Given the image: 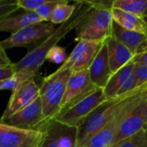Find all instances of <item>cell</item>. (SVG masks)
<instances>
[{
    "mask_svg": "<svg viewBox=\"0 0 147 147\" xmlns=\"http://www.w3.org/2000/svg\"><path fill=\"white\" fill-rule=\"evenodd\" d=\"M94 3L95 1H76L77 6L72 16L56 28L55 31L46 37L38 46L29 50L21 60L14 63L16 72L23 71L36 78L41 66L46 60L49 51L57 46L58 42L70 31L77 28L94 8Z\"/></svg>",
    "mask_w": 147,
    "mask_h": 147,
    "instance_id": "1",
    "label": "cell"
},
{
    "mask_svg": "<svg viewBox=\"0 0 147 147\" xmlns=\"http://www.w3.org/2000/svg\"><path fill=\"white\" fill-rule=\"evenodd\" d=\"M146 90H147V84L136 89L127 95L107 100L96 109L80 126L77 127V147L81 146L93 135L105 127L131 98Z\"/></svg>",
    "mask_w": 147,
    "mask_h": 147,
    "instance_id": "2",
    "label": "cell"
},
{
    "mask_svg": "<svg viewBox=\"0 0 147 147\" xmlns=\"http://www.w3.org/2000/svg\"><path fill=\"white\" fill-rule=\"evenodd\" d=\"M113 22L112 4L95 2L88 16L76 28L77 38L85 40H105L111 36Z\"/></svg>",
    "mask_w": 147,
    "mask_h": 147,
    "instance_id": "3",
    "label": "cell"
},
{
    "mask_svg": "<svg viewBox=\"0 0 147 147\" xmlns=\"http://www.w3.org/2000/svg\"><path fill=\"white\" fill-rule=\"evenodd\" d=\"M72 72V70L55 71L42 80L40 85V97L45 122L55 119L58 115L67 84Z\"/></svg>",
    "mask_w": 147,
    "mask_h": 147,
    "instance_id": "4",
    "label": "cell"
},
{
    "mask_svg": "<svg viewBox=\"0 0 147 147\" xmlns=\"http://www.w3.org/2000/svg\"><path fill=\"white\" fill-rule=\"evenodd\" d=\"M107 100L103 89L96 87L85 96L62 111L55 118V120L67 126L77 127L96 109Z\"/></svg>",
    "mask_w": 147,
    "mask_h": 147,
    "instance_id": "5",
    "label": "cell"
},
{
    "mask_svg": "<svg viewBox=\"0 0 147 147\" xmlns=\"http://www.w3.org/2000/svg\"><path fill=\"white\" fill-rule=\"evenodd\" d=\"M147 90L137 94L131 98L128 102L120 109V111L98 133L93 135L87 142L81 147H111L116 139L120 126L129 114L139 104L142 98L146 96Z\"/></svg>",
    "mask_w": 147,
    "mask_h": 147,
    "instance_id": "6",
    "label": "cell"
},
{
    "mask_svg": "<svg viewBox=\"0 0 147 147\" xmlns=\"http://www.w3.org/2000/svg\"><path fill=\"white\" fill-rule=\"evenodd\" d=\"M34 147H77V127L50 120L40 129Z\"/></svg>",
    "mask_w": 147,
    "mask_h": 147,
    "instance_id": "7",
    "label": "cell"
},
{
    "mask_svg": "<svg viewBox=\"0 0 147 147\" xmlns=\"http://www.w3.org/2000/svg\"><path fill=\"white\" fill-rule=\"evenodd\" d=\"M56 28L50 22H42L23 28L7 39L1 41V47L6 49L16 47H28L40 40H44L52 34Z\"/></svg>",
    "mask_w": 147,
    "mask_h": 147,
    "instance_id": "8",
    "label": "cell"
},
{
    "mask_svg": "<svg viewBox=\"0 0 147 147\" xmlns=\"http://www.w3.org/2000/svg\"><path fill=\"white\" fill-rule=\"evenodd\" d=\"M40 96V86L36 83L35 78L22 83L10 97L7 107L0 118V122L10 119L18 111L22 110Z\"/></svg>",
    "mask_w": 147,
    "mask_h": 147,
    "instance_id": "9",
    "label": "cell"
},
{
    "mask_svg": "<svg viewBox=\"0 0 147 147\" xmlns=\"http://www.w3.org/2000/svg\"><path fill=\"white\" fill-rule=\"evenodd\" d=\"M94 88L96 87L90 80L88 70L73 71L68 81L65 94L56 117L69 106L92 91Z\"/></svg>",
    "mask_w": 147,
    "mask_h": 147,
    "instance_id": "10",
    "label": "cell"
},
{
    "mask_svg": "<svg viewBox=\"0 0 147 147\" xmlns=\"http://www.w3.org/2000/svg\"><path fill=\"white\" fill-rule=\"evenodd\" d=\"M3 122L21 129L40 131L46 123L42 114V103L40 96L27 107Z\"/></svg>",
    "mask_w": 147,
    "mask_h": 147,
    "instance_id": "11",
    "label": "cell"
},
{
    "mask_svg": "<svg viewBox=\"0 0 147 147\" xmlns=\"http://www.w3.org/2000/svg\"><path fill=\"white\" fill-rule=\"evenodd\" d=\"M40 131L21 129L0 122V147H34Z\"/></svg>",
    "mask_w": 147,
    "mask_h": 147,
    "instance_id": "12",
    "label": "cell"
},
{
    "mask_svg": "<svg viewBox=\"0 0 147 147\" xmlns=\"http://www.w3.org/2000/svg\"><path fill=\"white\" fill-rule=\"evenodd\" d=\"M147 93L122 122L119 134L113 145L127 139L147 128ZM112 145V146H113Z\"/></svg>",
    "mask_w": 147,
    "mask_h": 147,
    "instance_id": "13",
    "label": "cell"
},
{
    "mask_svg": "<svg viewBox=\"0 0 147 147\" xmlns=\"http://www.w3.org/2000/svg\"><path fill=\"white\" fill-rule=\"evenodd\" d=\"M88 71L92 84L95 87L104 89L113 75L109 65L107 45L106 40L89 67Z\"/></svg>",
    "mask_w": 147,
    "mask_h": 147,
    "instance_id": "14",
    "label": "cell"
},
{
    "mask_svg": "<svg viewBox=\"0 0 147 147\" xmlns=\"http://www.w3.org/2000/svg\"><path fill=\"white\" fill-rule=\"evenodd\" d=\"M111 36L127 47L134 55L141 53L147 47V34L128 30L114 21L112 24Z\"/></svg>",
    "mask_w": 147,
    "mask_h": 147,
    "instance_id": "15",
    "label": "cell"
},
{
    "mask_svg": "<svg viewBox=\"0 0 147 147\" xmlns=\"http://www.w3.org/2000/svg\"><path fill=\"white\" fill-rule=\"evenodd\" d=\"M107 45L108 59L112 73H115L120 69L133 61L134 54L124 44L120 43L113 37L109 36L106 40Z\"/></svg>",
    "mask_w": 147,
    "mask_h": 147,
    "instance_id": "16",
    "label": "cell"
},
{
    "mask_svg": "<svg viewBox=\"0 0 147 147\" xmlns=\"http://www.w3.org/2000/svg\"><path fill=\"white\" fill-rule=\"evenodd\" d=\"M42 22L44 21L36 12L25 11L16 16H10L0 22V32L5 31L14 34L25 27Z\"/></svg>",
    "mask_w": 147,
    "mask_h": 147,
    "instance_id": "17",
    "label": "cell"
},
{
    "mask_svg": "<svg viewBox=\"0 0 147 147\" xmlns=\"http://www.w3.org/2000/svg\"><path fill=\"white\" fill-rule=\"evenodd\" d=\"M112 16L113 21L122 28L132 31L147 34V23L143 16L128 13L113 7Z\"/></svg>",
    "mask_w": 147,
    "mask_h": 147,
    "instance_id": "18",
    "label": "cell"
},
{
    "mask_svg": "<svg viewBox=\"0 0 147 147\" xmlns=\"http://www.w3.org/2000/svg\"><path fill=\"white\" fill-rule=\"evenodd\" d=\"M134 67L135 64L132 61L112 75L107 84L103 89L105 96L108 100L118 97V93L120 90L121 89L130 74L133 71Z\"/></svg>",
    "mask_w": 147,
    "mask_h": 147,
    "instance_id": "19",
    "label": "cell"
},
{
    "mask_svg": "<svg viewBox=\"0 0 147 147\" xmlns=\"http://www.w3.org/2000/svg\"><path fill=\"white\" fill-rule=\"evenodd\" d=\"M105 40H89L87 49L79 58L77 62L72 68V71H80L84 70H88L91 66L93 61L100 52Z\"/></svg>",
    "mask_w": 147,
    "mask_h": 147,
    "instance_id": "20",
    "label": "cell"
},
{
    "mask_svg": "<svg viewBox=\"0 0 147 147\" xmlns=\"http://www.w3.org/2000/svg\"><path fill=\"white\" fill-rule=\"evenodd\" d=\"M112 7L143 16L147 10V0H114Z\"/></svg>",
    "mask_w": 147,
    "mask_h": 147,
    "instance_id": "21",
    "label": "cell"
},
{
    "mask_svg": "<svg viewBox=\"0 0 147 147\" xmlns=\"http://www.w3.org/2000/svg\"><path fill=\"white\" fill-rule=\"evenodd\" d=\"M76 2L73 4H69L67 0H65L63 3H60L54 10V12L51 15V17L49 19V22L53 24H62L68 21L76 9Z\"/></svg>",
    "mask_w": 147,
    "mask_h": 147,
    "instance_id": "22",
    "label": "cell"
},
{
    "mask_svg": "<svg viewBox=\"0 0 147 147\" xmlns=\"http://www.w3.org/2000/svg\"><path fill=\"white\" fill-rule=\"evenodd\" d=\"M89 40H78V43L70 53V55L67 58L65 62L56 70L58 71H62L66 70H72L73 66L77 62L79 58L82 55V53L85 52L87 49L88 44Z\"/></svg>",
    "mask_w": 147,
    "mask_h": 147,
    "instance_id": "23",
    "label": "cell"
},
{
    "mask_svg": "<svg viewBox=\"0 0 147 147\" xmlns=\"http://www.w3.org/2000/svg\"><path fill=\"white\" fill-rule=\"evenodd\" d=\"M34 77L23 71L16 72L13 76L0 81V90H10L13 92L22 83Z\"/></svg>",
    "mask_w": 147,
    "mask_h": 147,
    "instance_id": "24",
    "label": "cell"
},
{
    "mask_svg": "<svg viewBox=\"0 0 147 147\" xmlns=\"http://www.w3.org/2000/svg\"><path fill=\"white\" fill-rule=\"evenodd\" d=\"M146 130V129H145ZM145 130L125 139L111 147H147V140Z\"/></svg>",
    "mask_w": 147,
    "mask_h": 147,
    "instance_id": "25",
    "label": "cell"
},
{
    "mask_svg": "<svg viewBox=\"0 0 147 147\" xmlns=\"http://www.w3.org/2000/svg\"><path fill=\"white\" fill-rule=\"evenodd\" d=\"M65 0H48L46 3L39 7L35 12L44 21V22H49V19L51 17L52 13L54 12L55 9L62 3H63Z\"/></svg>",
    "mask_w": 147,
    "mask_h": 147,
    "instance_id": "26",
    "label": "cell"
},
{
    "mask_svg": "<svg viewBox=\"0 0 147 147\" xmlns=\"http://www.w3.org/2000/svg\"><path fill=\"white\" fill-rule=\"evenodd\" d=\"M67 59L66 58V51L64 48L55 46L53 47L49 53H48V56L46 58V60L55 63V64H63L65 60Z\"/></svg>",
    "mask_w": 147,
    "mask_h": 147,
    "instance_id": "27",
    "label": "cell"
},
{
    "mask_svg": "<svg viewBox=\"0 0 147 147\" xmlns=\"http://www.w3.org/2000/svg\"><path fill=\"white\" fill-rule=\"evenodd\" d=\"M134 75L136 81V89L147 84V65H139L135 64Z\"/></svg>",
    "mask_w": 147,
    "mask_h": 147,
    "instance_id": "28",
    "label": "cell"
},
{
    "mask_svg": "<svg viewBox=\"0 0 147 147\" xmlns=\"http://www.w3.org/2000/svg\"><path fill=\"white\" fill-rule=\"evenodd\" d=\"M48 0H17V5L20 9L28 12H35L39 7L46 3Z\"/></svg>",
    "mask_w": 147,
    "mask_h": 147,
    "instance_id": "29",
    "label": "cell"
},
{
    "mask_svg": "<svg viewBox=\"0 0 147 147\" xmlns=\"http://www.w3.org/2000/svg\"><path fill=\"white\" fill-rule=\"evenodd\" d=\"M136 90V81H135V75H134V70L130 74L121 89L120 90L118 93V97L127 95Z\"/></svg>",
    "mask_w": 147,
    "mask_h": 147,
    "instance_id": "30",
    "label": "cell"
},
{
    "mask_svg": "<svg viewBox=\"0 0 147 147\" xmlns=\"http://www.w3.org/2000/svg\"><path fill=\"white\" fill-rule=\"evenodd\" d=\"M19 9H20V8L17 5V0L15 3L1 6L0 7V22H2L5 18L10 16L11 14L15 13L16 11H17Z\"/></svg>",
    "mask_w": 147,
    "mask_h": 147,
    "instance_id": "31",
    "label": "cell"
},
{
    "mask_svg": "<svg viewBox=\"0 0 147 147\" xmlns=\"http://www.w3.org/2000/svg\"><path fill=\"white\" fill-rule=\"evenodd\" d=\"M15 73H16V70H15L14 63H12L10 65L0 66V81L13 76Z\"/></svg>",
    "mask_w": 147,
    "mask_h": 147,
    "instance_id": "32",
    "label": "cell"
},
{
    "mask_svg": "<svg viewBox=\"0 0 147 147\" xmlns=\"http://www.w3.org/2000/svg\"><path fill=\"white\" fill-rule=\"evenodd\" d=\"M133 62L139 65H147V47L144 51L134 56Z\"/></svg>",
    "mask_w": 147,
    "mask_h": 147,
    "instance_id": "33",
    "label": "cell"
},
{
    "mask_svg": "<svg viewBox=\"0 0 147 147\" xmlns=\"http://www.w3.org/2000/svg\"><path fill=\"white\" fill-rule=\"evenodd\" d=\"M11 64H12V62L10 61V59L6 55V53L5 52H2V53L0 52V66L10 65Z\"/></svg>",
    "mask_w": 147,
    "mask_h": 147,
    "instance_id": "34",
    "label": "cell"
},
{
    "mask_svg": "<svg viewBox=\"0 0 147 147\" xmlns=\"http://www.w3.org/2000/svg\"><path fill=\"white\" fill-rule=\"evenodd\" d=\"M16 0H0V7L6 5V4H10L12 3H15Z\"/></svg>",
    "mask_w": 147,
    "mask_h": 147,
    "instance_id": "35",
    "label": "cell"
},
{
    "mask_svg": "<svg viewBox=\"0 0 147 147\" xmlns=\"http://www.w3.org/2000/svg\"><path fill=\"white\" fill-rule=\"evenodd\" d=\"M0 43H1V41H0ZM0 52H1V53H2V52H5V51L1 47V45H0Z\"/></svg>",
    "mask_w": 147,
    "mask_h": 147,
    "instance_id": "36",
    "label": "cell"
},
{
    "mask_svg": "<svg viewBox=\"0 0 147 147\" xmlns=\"http://www.w3.org/2000/svg\"><path fill=\"white\" fill-rule=\"evenodd\" d=\"M144 17V19H145V21H146V22L147 23V16H143Z\"/></svg>",
    "mask_w": 147,
    "mask_h": 147,
    "instance_id": "37",
    "label": "cell"
},
{
    "mask_svg": "<svg viewBox=\"0 0 147 147\" xmlns=\"http://www.w3.org/2000/svg\"><path fill=\"white\" fill-rule=\"evenodd\" d=\"M147 16V10L145 12V14H144V16Z\"/></svg>",
    "mask_w": 147,
    "mask_h": 147,
    "instance_id": "38",
    "label": "cell"
},
{
    "mask_svg": "<svg viewBox=\"0 0 147 147\" xmlns=\"http://www.w3.org/2000/svg\"><path fill=\"white\" fill-rule=\"evenodd\" d=\"M145 132H146V140H147V128L145 130Z\"/></svg>",
    "mask_w": 147,
    "mask_h": 147,
    "instance_id": "39",
    "label": "cell"
},
{
    "mask_svg": "<svg viewBox=\"0 0 147 147\" xmlns=\"http://www.w3.org/2000/svg\"><path fill=\"white\" fill-rule=\"evenodd\" d=\"M146 125H147V117H146Z\"/></svg>",
    "mask_w": 147,
    "mask_h": 147,
    "instance_id": "40",
    "label": "cell"
}]
</instances>
